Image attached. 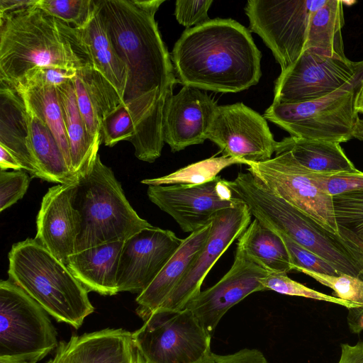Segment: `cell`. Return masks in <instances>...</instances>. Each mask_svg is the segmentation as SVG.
<instances>
[{
	"mask_svg": "<svg viewBox=\"0 0 363 363\" xmlns=\"http://www.w3.org/2000/svg\"><path fill=\"white\" fill-rule=\"evenodd\" d=\"M164 0L96 1L108 36L128 69L124 102L138 122L133 143H164L163 113L177 83L155 16Z\"/></svg>",
	"mask_w": 363,
	"mask_h": 363,
	"instance_id": "cell-1",
	"label": "cell"
},
{
	"mask_svg": "<svg viewBox=\"0 0 363 363\" xmlns=\"http://www.w3.org/2000/svg\"><path fill=\"white\" fill-rule=\"evenodd\" d=\"M261 57L250 30L231 18L186 28L171 53L177 83L220 93L256 85L262 75Z\"/></svg>",
	"mask_w": 363,
	"mask_h": 363,
	"instance_id": "cell-2",
	"label": "cell"
},
{
	"mask_svg": "<svg viewBox=\"0 0 363 363\" xmlns=\"http://www.w3.org/2000/svg\"><path fill=\"white\" fill-rule=\"evenodd\" d=\"M250 30L261 37L281 67L292 65L305 51L341 60L345 54L341 0H249Z\"/></svg>",
	"mask_w": 363,
	"mask_h": 363,
	"instance_id": "cell-3",
	"label": "cell"
},
{
	"mask_svg": "<svg viewBox=\"0 0 363 363\" xmlns=\"http://www.w3.org/2000/svg\"><path fill=\"white\" fill-rule=\"evenodd\" d=\"M84 62L63 30L62 22L36 3L0 13V83L14 88L37 69H77Z\"/></svg>",
	"mask_w": 363,
	"mask_h": 363,
	"instance_id": "cell-4",
	"label": "cell"
},
{
	"mask_svg": "<svg viewBox=\"0 0 363 363\" xmlns=\"http://www.w3.org/2000/svg\"><path fill=\"white\" fill-rule=\"evenodd\" d=\"M228 185L235 197L244 202L252 216L330 263L340 273L363 279V267L352 248L289 202L250 172L238 173Z\"/></svg>",
	"mask_w": 363,
	"mask_h": 363,
	"instance_id": "cell-5",
	"label": "cell"
},
{
	"mask_svg": "<svg viewBox=\"0 0 363 363\" xmlns=\"http://www.w3.org/2000/svg\"><path fill=\"white\" fill-rule=\"evenodd\" d=\"M9 262V279L57 321L77 329L94 312L86 289L35 238L13 244Z\"/></svg>",
	"mask_w": 363,
	"mask_h": 363,
	"instance_id": "cell-6",
	"label": "cell"
},
{
	"mask_svg": "<svg viewBox=\"0 0 363 363\" xmlns=\"http://www.w3.org/2000/svg\"><path fill=\"white\" fill-rule=\"evenodd\" d=\"M73 206L79 218L75 252L106 242L125 241L152 226L132 208L113 171L99 155L90 168L78 176Z\"/></svg>",
	"mask_w": 363,
	"mask_h": 363,
	"instance_id": "cell-7",
	"label": "cell"
},
{
	"mask_svg": "<svg viewBox=\"0 0 363 363\" xmlns=\"http://www.w3.org/2000/svg\"><path fill=\"white\" fill-rule=\"evenodd\" d=\"M362 87L363 79L316 99L294 104L273 102L263 116L293 137L345 143L354 138L359 116L355 106Z\"/></svg>",
	"mask_w": 363,
	"mask_h": 363,
	"instance_id": "cell-8",
	"label": "cell"
},
{
	"mask_svg": "<svg viewBox=\"0 0 363 363\" xmlns=\"http://www.w3.org/2000/svg\"><path fill=\"white\" fill-rule=\"evenodd\" d=\"M45 309L9 279L0 282V356L36 363L58 345Z\"/></svg>",
	"mask_w": 363,
	"mask_h": 363,
	"instance_id": "cell-9",
	"label": "cell"
},
{
	"mask_svg": "<svg viewBox=\"0 0 363 363\" xmlns=\"http://www.w3.org/2000/svg\"><path fill=\"white\" fill-rule=\"evenodd\" d=\"M133 337L145 363H194L211 350V335L187 308L157 310Z\"/></svg>",
	"mask_w": 363,
	"mask_h": 363,
	"instance_id": "cell-10",
	"label": "cell"
},
{
	"mask_svg": "<svg viewBox=\"0 0 363 363\" xmlns=\"http://www.w3.org/2000/svg\"><path fill=\"white\" fill-rule=\"evenodd\" d=\"M247 171L272 192L310 217L328 231L337 235L333 196L323 192L310 171L287 152H275L270 160L251 163Z\"/></svg>",
	"mask_w": 363,
	"mask_h": 363,
	"instance_id": "cell-11",
	"label": "cell"
},
{
	"mask_svg": "<svg viewBox=\"0 0 363 363\" xmlns=\"http://www.w3.org/2000/svg\"><path fill=\"white\" fill-rule=\"evenodd\" d=\"M363 79V60L331 57L303 52L276 80L273 102L294 104L321 98Z\"/></svg>",
	"mask_w": 363,
	"mask_h": 363,
	"instance_id": "cell-12",
	"label": "cell"
},
{
	"mask_svg": "<svg viewBox=\"0 0 363 363\" xmlns=\"http://www.w3.org/2000/svg\"><path fill=\"white\" fill-rule=\"evenodd\" d=\"M228 180L217 177L200 185L148 186L151 202L175 220L185 233L210 224L216 214L242 201L233 194Z\"/></svg>",
	"mask_w": 363,
	"mask_h": 363,
	"instance_id": "cell-13",
	"label": "cell"
},
{
	"mask_svg": "<svg viewBox=\"0 0 363 363\" xmlns=\"http://www.w3.org/2000/svg\"><path fill=\"white\" fill-rule=\"evenodd\" d=\"M207 138L247 165L270 160L277 143L264 116L242 103L218 106Z\"/></svg>",
	"mask_w": 363,
	"mask_h": 363,
	"instance_id": "cell-14",
	"label": "cell"
},
{
	"mask_svg": "<svg viewBox=\"0 0 363 363\" xmlns=\"http://www.w3.org/2000/svg\"><path fill=\"white\" fill-rule=\"evenodd\" d=\"M251 216L244 202L216 214L205 245L183 279L158 310L182 311L201 292L204 279L230 245L244 233L250 223Z\"/></svg>",
	"mask_w": 363,
	"mask_h": 363,
	"instance_id": "cell-15",
	"label": "cell"
},
{
	"mask_svg": "<svg viewBox=\"0 0 363 363\" xmlns=\"http://www.w3.org/2000/svg\"><path fill=\"white\" fill-rule=\"evenodd\" d=\"M184 239L153 225L124 241L117 273L118 292H143L155 279Z\"/></svg>",
	"mask_w": 363,
	"mask_h": 363,
	"instance_id": "cell-16",
	"label": "cell"
},
{
	"mask_svg": "<svg viewBox=\"0 0 363 363\" xmlns=\"http://www.w3.org/2000/svg\"><path fill=\"white\" fill-rule=\"evenodd\" d=\"M269 274L237 248L234 262L228 272L213 286L201 291L184 308L190 310L212 336L230 308L250 294L265 290L262 281Z\"/></svg>",
	"mask_w": 363,
	"mask_h": 363,
	"instance_id": "cell-17",
	"label": "cell"
},
{
	"mask_svg": "<svg viewBox=\"0 0 363 363\" xmlns=\"http://www.w3.org/2000/svg\"><path fill=\"white\" fill-rule=\"evenodd\" d=\"M217 107L214 100L206 92L183 86L165 103L162 122L164 143L172 152L203 143L208 139Z\"/></svg>",
	"mask_w": 363,
	"mask_h": 363,
	"instance_id": "cell-18",
	"label": "cell"
},
{
	"mask_svg": "<svg viewBox=\"0 0 363 363\" xmlns=\"http://www.w3.org/2000/svg\"><path fill=\"white\" fill-rule=\"evenodd\" d=\"M75 183L49 188L36 219L35 239L65 265L75 252L79 235V218L73 206Z\"/></svg>",
	"mask_w": 363,
	"mask_h": 363,
	"instance_id": "cell-19",
	"label": "cell"
},
{
	"mask_svg": "<svg viewBox=\"0 0 363 363\" xmlns=\"http://www.w3.org/2000/svg\"><path fill=\"white\" fill-rule=\"evenodd\" d=\"M48 363H145L133 333L106 328L60 342Z\"/></svg>",
	"mask_w": 363,
	"mask_h": 363,
	"instance_id": "cell-20",
	"label": "cell"
},
{
	"mask_svg": "<svg viewBox=\"0 0 363 363\" xmlns=\"http://www.w3.org/2000/svg\"><path fill=\"white\" fill-rule=\"evenodd\" d=\"M62 26L75 50L111 83L123 103L128 69L113 46L96 1L85 26L74 28L63 22Z\"/></svg>",
	"mask_w": 363,
	"mask_h": 363,
	"instance_id": "cell-21",
	"label": "cell"
},
{
	"mask_svg": "<svg viewBox=\"0 0 363 363\" xmlns=\"http://www.w3.org/2000/svg\"><path fill=\"white\" fill-rule=\"evenodd\" d=\"M211 223L183 240L150 284L136 298V313L143 320L157 311L186 274L209 236Z\"/></svg>",
	"mask_w": 363,
	"mask_h": 363,
	"instance_id": "cell-22",
	"label": "cell"
},
{
	"mask_svg": "<svg viewBox=\"0 0 363 363\" xmlns=\"http://www.w3.org/2000/svg\"><path fill=\"white\" fill-rule=\"evenodd\" d=\"M0 145L7 149L30 177L43 180L30 144L27 106L15 89L0 83Z\"/></svg>",
	"mask_w": 363,
	"mask_h": 363,
	"instance_id": "cell-23",
	"label": "cell"
},
{
	"mask_svg": "<svg viewBox=\"0 0 363 363\" xmlns=\"http://www.w3.org/2000/svg\"><path fill=\"white\" fill-rule=\"evenodd\" d=\"M124 241L106 242L77 252L68 257L66 266L89 291L104 296L118 293L117 273Z\"/></svg>",
	"mask_w": 363,
	"mask_h": 363,
	"instance_id": "cell-24",
	"label": "cell"
},
{
	"mask_svg": "<svg viewBox=\"0 0 363 363\" xmlns=\"http://www.w3.org/2000/svg\"><path fill=\"white\" fill-rule=\"evenodd\" d=\"M277 151L289 152L301 166L320 174L333 175L358 171L337 143L290 136L277 142L275 152Z\"/></svg>",
	"mask_w": 363,
	"mask_h": 363,
	"instance_id": "cell-25",
	"label": "cell"
},
{
	"mask_svg": "<svg viewBox=\"0 0 363 363\" xmlns=\"http://www.w3.org/2000/svg\"><path fill=\"white\" fill-rule=\"evenodd\" d=\"M57 89L69 145L72 169L78 178L94 162L101 139L94 138L87 130L78 109L72 80Z\"/></svg>",
	"mask_w": 363,
	"mask_h": 363,
	"instance_id": "cell-26",
	"label": "cell"
},
{
	"mask_svg": "<svg viewBox=\"0 0 363 363\" xmlns=\"http://www.w3.org/2000/svg\"><path fill=\"white\" fill-rule=\"evenodd\" d=\"M237 248L269 273L287 274L293 270L279 235L256 218L238 238Z\"/></svg>",
	"mask_w": 363,
	"mask_h": 363,
	"instance_id": "cell-27",
	"label": "cell"
},
{
	"mask_svg": "<svg viewBox=\"0 0 363 363\" xmlns=\"http://www.w3.org/2000/svg\"><path fill=\"white\" fill-rule=\"evenodd\" d=\"M26 106L30 127V150L43 180L59 184L75 183L77 177L69 169L51 130L27 104Z\"/></svg>",
	"mask_w": 363,
	"mask_h": 363,
	"instance_id": "cell-28",
	"label": "cell"
},
{
	"mask_svg": "<svg viewBox=\"0 0 363 363\" xmlns=\"http://www.w3.org/2000/svg\"><path fill=\"white\" fill-rule=\"evenodd\" d=\"M16 90L21 93L28 106L50 128L73 173L69 145L57 87L35 85Z\"/></svg>",
	"mask_w": 363,
	"mask_h": 363,
	"instance_id": "cell-29",
	"label": "cell"
},
{
	"mask_svg": "<svg viewBox=\"0 0 363 363\" xmlns=\"http://www.w3.org/2000/svg\"><path fill=\"white\" fill-rule=\"evenodd\" d=\"M333 202L338 234L352 248L359 262V250L363 248V191L334 196Z\"/></svg>",
	"mask_w": 363,
	"mask_h": 363,
	"instance_id": "cell-30",
	"label": "cell"
},
{
	"mask_svg": "<svg viewBox=\"0 0 363 363\" xmlns=\"http://www.w3.org/2000/svg\"><path fill=\"white\" fill-rule=\"evenodd\" d=\"M245 163L238 159L222 155L189 164L166 176L145 179L141 182L148 186L182 184L195 186L213 180L223 169L235 164Z\"/></svg>",
	"mask_w": 363,
	"mask_h": 363,
	"instance_id": "cell-31",
	"label": "cell"
},
{
	"mask_svg": "<svg viewBox=\"0 0 363 363\" xmlns=\"http://www.w3.org/2000/svg\"><path fill=\"white\" fill-rule=\"evenodd\" d=\"M77 74L84 82L101 122L105 116L123 101L111 83L86 60L77 69Z\"/></svg>",
	"mask_w": 363,
	"mask_h": 363,
	"instance_id": "cell-32",
	"label": "cell"
},
{
	"mask_svg": "<svg viewBox=\"0 0 363 363\" xmlns=\"http://www.w3.org/2000/svg\"><path fill=\"white\" fill-rule=\"evenodd\" d=\"M95 5L94 0H37L36 6L48 15L74 28L88 22Z\"/></svg>",
	"mask_w": 363,
	"mask_h": 363,
	"instance_id": "cell-33",
	"label": "cell"
},
{
	"mask_svg": "<svg viewBox=\"0 0 363 363\" xmlns=\"http://www.w3.org/2000/svg\"><path fill=\"white\" fill-rule=\"evenodd\" d=\"M138 122L125 103L119 104L101 123V143L113 147L118 143L130 141L135 134Z\"/></svg>",
	"mask_w": 363,
	"mask_h": 363,
	"instance_id": "cell-34",
	"label": "cell"
},
{
	"mask_svg": "<svg viewBox=\"0 0 363 363\" xmlns=\"http://www.w3.org/2000/svg\"><path fill=\"white\" fill-rule=\"evenodd\" d=\"M265 290H272L281 294L301 296L323 301L347 308H354L362 306L358 303L347 301L334 296H329L290 279L287 274L269 273L262 281Z\"/></svg>",
	"mask_w": 363,
	"mask_h": 363,
	"instance_id": "cell-35",
	"label": "cell"
},
{
	"mask_svg": "<svg viewBox=\"0 0 363 363\" xmlns=\"http://www.w3.org/2000/svg\"><path fill=\"white\" fill-rule=\"evenodd\" d=\"M302 272L321 284L333 290L335 297L344 301L363 305V279L341 273L338 275H328L308 270Z\"/></svg>",
	"mask_w": 363,
	"mask_h": 363,
	"instance_id": "cell-36",
	"label": "cell"
},
{
	"mask_svg": "<svg viewBox=\"0 0 363 363\" xmlns=\"http://www.w3.org/2000/svg\"><path fill=\"white\" fill-rule=\"evenodd\" d=\"M274 231L279 235L288 250L293 270L300 272L305 269L328 275L341 274L315 253L301 246L286 235Z\"/></svg>",
	"mask_w": 363,
	"mask_h": 363,
	"instance_id": "cell-37",
	"label": "cell"
},
{
	"mask_svg": "<svg viewBox=\"0 0 363 363\" xmlns=\"http://www.w3.org/2000/svg\"><path fill=\"white\" fill-rule=\"evenodd\" d=\"M315 185L325 194L334 196L352 191H363V172L324 175L310 171Z\"/></svg>",
	"mask_w": 363,
	"mask_h": 363,
	"instance_id": "cell-38",
	"label": "cell"
},
{
	"mask_svg": "<svg viewBox=\"0 0 363 363\" xmlns=\"http://www.w3.org/2000/svg\"><path fill=\"white\" fill-rule=\"evenodd\" d=\"M30 176L24 169L0 172V211L9 208L26 193Z\"/></svg>",
	"mask_w": 363,
	"mask_h": 363,
	"instance_id": "cell-39",
	"label": "cell"
},
{
	"mask_svg": "<svg viewBox=\"0 0 363 363\" xmlns=\"http://www.w3.org/2000/svg\"><path fill=\"white\" fill-rule=\"evenodd\" d=\"M72 82L78 109L89 133L95 139H101V119L84 82L77 74V71Z\"/></svg>",
	"mask_w": 363,
	"mask_h": 363,
	"instance_id": "cell-40",
	"label": "cell"
},
{
	"mask_svg": "<svg viewBox=\"0 0 363 363\" xmlns=\"http://www.w3.org/2000/svg\"><path fill=\"white\" fill-rule=\"evenodd\" d=\"M77 69L48 67L30 72L13 89H22L35 85H48L58 87L72 80L77 75Z\"/></svg>",
	"mask_w": 363,
	"mask_h": 363,
	"instance_id": "cell-41",
	"label": "cell"
},
{
	"mask_svg": "<svg viewBox=\"0 0 363 363\" xmlns=\"http://www.w3.org/2000/svg\"><path fill=\"white\" fill-rule=\"evenodd\" d=\"M212 0H178L175 3L174 16L179 24L190 28L211 20L208 11Z\"/></svg>",
	"mask_w": 363,
	"mask_h": 363,
	"instance_id": "cell-42",
	"label": "cell"
},
{
	"mask_svg": "<svg viewBox=\"0 0 363 363\" xmlns=\"http://www.w3.org/2000/svg\"><path fill=\"white\" fill-rule=\"evenodd\" d=\"M194 363H267V360L259 350L245 348L225 355L209 350Z\"/></svg>",
	"mask_w": 363,
	"mask_h": 363,
	"instance_id": "cell-43",
	"label": "cell"
},
{
	"mask_svg": "<svg viewBox=\"0 0 363 363\" xmlns=\"http://www.w3.org/2000/svg\"><path fill=\"white\" fill-rule=\"evenodd\" d=\"M337 363H363V341L354 345L341 344V354Z\"/></svg>",
	"mask_w": 363,
	"mask_h": 363,
	"instance_id": "cell-44",
	"label": "cell"
},
{
	"mask_svg": "<svg viewBox=\"0 0 363 363\" xmlns=\"http://www.w3.org/2000/svg\"><path fill=\"white\" fill-rule=\"evenodd\" d=\"M347 323L352 333L359 334L363 331V305L348 309Z\"/></svg>",
	"mask_w": 363,
	"mask_h": 363,
	"instance_id": "cell-45",
	"label": "cell"
},
{
	"mask_svg": "<svg viewBox=\"0 0 363 363\" xmlns=\"http://www.w3.org/2000/svg\"><path fill=\"white\" fill-rule=\"evenodd\" d=\"M1 171L12 169L14 171L23 169L16 157L5 147L0 145Z\"/></svg>",
	"mask_w": 363,
	"mask_h": 363,
	"instance_id": "cell-46",
	"label": "cell"
},
{
	"mask_svg": "<svg viewBox=\"0 0 363 363\" xmlns=\"http://www.w3.org/2000/svg\"><path fill=\"white\" fill-rule=\"evenodd\" d=\"M37 0H1L0 13L13 11L23 7L33 5Z\"/></svg>",
	"mask_w": 363,
	"mask_h": 363,
	"instance_id": "cell-47",
	"label": "cell"
},
{
	"mask_svg": "<svg viewBox=\"0 0 363 363\" xmlns=\"http://www.w3.org/2000/svg\"><path fill=\"white\" fill-rule=\"evenodd\" d=\"M353 137L363 141V118L359 116L355 124Z\"/></svg>",
	"mask_w": 363,
	"mask_h": 363,
	"instance_id": "cell-48",
	"label": "cell"
},
{
	"mask_svg": "<svg viewBox=\"0 0 363 363\" xmlns=\"http://www.w3.org/2000/svg\"><path fill=\"white\" fill-rule=\"evenodd\" d=\"M356 112L363 115V87L361 89L355 106Z\"/></svg>",
	"mask_w": 363,
	"mask_h": 363,
	"instance_id": "cell-49",
	"label": "cell"
},
{
	"mask_svg": "<svg viewBox=\"0 0 363 363\" xmlns=\"http://www.w3.org/2000/svg\"><path fill=\"white\" fill-rule=\"evenodd\" d=\"M0 363H35L21 359H12L6 357L0 356Z\"/></svg>",
	"mask_w": 363,
	"mask_h": 363,
	"instance_id": "cell-50",
	"label": "cell"
},
{
	"mask_svg": "<svg viewBox=\"0 0 363 363\" xmlns=\"http://www.w3.org/2000/svg\"><path fill=\"white\" fill-rule=\"evenodd\" d=\"M359 262L363 267V248L359 250Z\"/></svg>",
	"mask_w": 363,
	"mask_h": 363,
	"instance_id": "cell-51",
	"label": "cell"
}]
</instances>
